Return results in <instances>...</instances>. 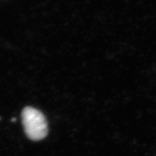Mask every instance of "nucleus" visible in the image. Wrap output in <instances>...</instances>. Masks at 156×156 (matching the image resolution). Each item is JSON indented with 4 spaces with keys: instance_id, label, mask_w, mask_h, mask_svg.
Returning <instances> with one entry per match:
<instances>
[{
    "instance_id": "f257e3e1",
    "label": "nucleus",
    "mask_w": 156,
    "mask_h": 156,
    "mask_svg": "<svg viewBox=\"0 0 156 156\" xmlns=\"http://www.w3.org/2000/svg\"><path fill=\"white\" fill-rule=\"evenodd\" d=\"M22 119L25 134L29 139L38 141L47 135V122L44 114L38 110L26 107L22 112Z\"/></svg>"
}]
</instances>
